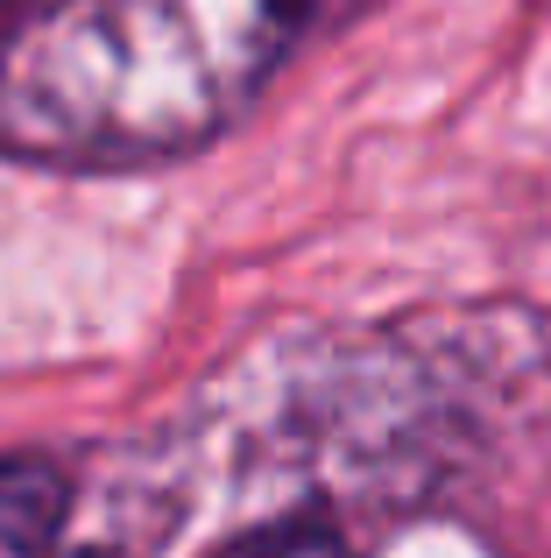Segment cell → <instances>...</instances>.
Instances as JSON below:
<instances>
[{
	"instance_id": "cell-4",
	"label": "cell",
	"mask_w": 551,
	"mask_h": 558,
	"mask_svg": "<svg viewBox=\"0 0 551 558\" xmlns=\"http://www.w3.org/2000/svg\"><path fill=\"white\" fill-rule=\"evenodd\" d=\"M0 8H8V0H0Z\"/></svg>"
},
{
	"instance_id": "cell-1",
	"label": "cell",
	"mask_w": 551,
	"mask_h": 558,
	"mask_svg": "<svg viewBox=\"0 0 551 558\" xmlns=\"http://www.w3.org/2000/svg\"><path fill=\"white\" fill-rule=\"evenodd\" d=\"M290 0H64L0 71L22 156H149L198 135L269 64Z\"/></svg>"
},
{
	"instance_id": "cell-3",
	"label": "cell",
	"mask_w": 551,
	"mask_h": 558,
	"mask_svg": "<svg viewBox=\"0 0 551 558\" xmlns=\"http://www.w3.org/2000/svg\"><path fill=\"white\" fill-rule=\"evenodd\" d=\"M212 558H346V545L326 531V523H269L255 537H234Z\"/></svg>"
},
{
	"instance_id": "cell-2",
	"label": "cell",
	"mask_w": 551,
	"mask_h": 558,
	"mask_svg": "<svg viewBox=\"0 0 551 558\" xmlns=\"http://www.w3.org/2000/svg\"><path fill=\"white\" fill-rule=\"evenodd\" d=\"M71 481L50 460H0V558H50L57 523H64Z\"/></svg>"
}]
</instances>
